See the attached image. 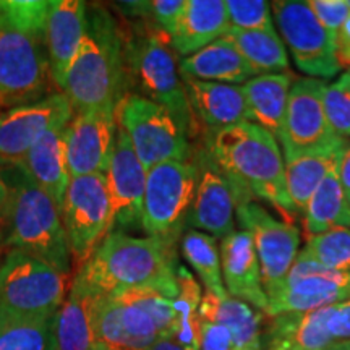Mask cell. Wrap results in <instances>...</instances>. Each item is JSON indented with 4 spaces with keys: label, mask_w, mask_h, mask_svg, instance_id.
Wrapping results in <instances>:
<instances>
[{
    "label": "cell",
    "mask_w": 350,
    "mask_h": 350,
    "mask_svg": "<svg viewBox=\"0 0 350 350\" xmlns=\"http://www.w3.org/2000/svg\"><path fill=\"white\" fill-rule=\"evenodd\" d=\"M170 38L164 33L148 34L131 47V77L143 98L167 109L190 137L193 130V112L183 88L180 70L169 46Z\"/></svg>",
    "instance_id": "cell-9"
},
{
    "label": "cell",
    "mask_w": 350,
    "mask_h": 350,
    "mask_svg": "<svg viewBox=\"0 0 350 350\" xmlns=\"http://www.w3.org/2000/svg\"><path fill=\"white\" fill-rule=\"evenodd\" d=\"M221 269L227 295L266 314L269 301L262 288L260 261L248 232L234 230L222 239Z\"/></svg>",
    "instance_id": "cell-20"
},
{
    "label": "cell",
    "mask_w": 350,
    "mask_h": 350,
    "mask_svg": "<svg viewBox=\"0 0 350 350\" xmlns=\"http://www.w3.org/2000/svg\"><path fill=\"white\" fill-rule=\"evenodd\" d=\"M62 219L72 258L81 268L112 232V208L106 175L70 178Z\"/></svg>",
    "instance_id": "cell-10"
},
{
    "label": "cell",
    "mask_w": 350,
    "mask_h": 350,
    "mask_svg": "<svg viewBox=\"0 0 350 350\" xmlns=\"http://www.w3.org/2000/svg\"><path fill=\"white\" fill-rule=\"evenodd\" d=\"M3 248H5V245H3V235H2V229H0V258H2Z\"/></svg>",
    "instance_id": "cell-47"
},
{
    "label": "cell",
    "mask_w": 350,
    "mask_h": 350,
    "mask_svg": "<svg viewBox=\"0 0 350 350\" xmlns=\"http://www.w3.org/2000/svg\"><path fill=\"white\" fill-rule=\"evenodd\" d=\"M229 25L247 31H273L271 5L265 0H226Z\"/></svg>",
    "instance_id": "cell-38"
},
{
    "label": "cell",
    "mask_w": 350,
    "mask_h": 350,
    "mask_svg": "<svg viewBox=\"0 0 350 350\" xmlns=\"http://www.w3.org/2000/svg\"><path fill=\"white\" fill-rule=\"evenodd\" d=\"M209 154L237 190L239 203L262 200L292 219V204L286 183V163L269 131L252 122L227 126L213 133Z\"/></svg>",
    "instance_id": "cell-2"
},
{
    "label": "cell",
    "mask_w": 350,
    "mask_h": 350,
    "mask_svg": "<svg viewBox=\"0 0 350 350\" xmlns=\"http://www.w3.org/2000/svg\"><path fill=\"white\" fill-rule=\"evenodd\" d=\"M86 28L88 7L83 0H51L46 20V51L51 80L60 90H64Z\"/></svg>",
    "instance_id": "cell-19"
},
{
    "label": "cell",
    "mask_w": 350,
    "mask_h": 350,
    "mask_svg": "<svg viewBox=\"0 0 350 350\" xmlns=\"http://www.w3.org/2000/svg\"><path fill=\"white\" fill-rule=\"evenodd\" d=\"M349 72H350V70H349Z\"/></svg>",
    "instance_id": "cell-51"
},
{
    "label": "cell",
    "mask_w": 350,
    "mask_h": 350,
    "mask_svg": "<svg viewBox=\"0 0 350 350\" xmlns=\"http://www.w3.org/2000/svg\"><path fill=\"white\" fill-rule=\"evenodd\" d=\"M93 329L98 347L106 350H150L163 339L142 308L104 294H96L93 301Z\"/></svg>",
    "instance_id": "cell-18"
},
{
    "label": "cell",
    "mask_w": 350,
    "mask_h": 350,
    "mask_svg": "<svg viewBox=\"0 0 350 350\" xmlns=\"http://www.w3.org/2000/svg\"><path fill=\"white\" fill-rule=\"evenodd\" d=\"M305 230L310 237L336 227H350V206L339 178V164L319 183L304 211Z\"/></svg>",
    "instance_id": "cell-30"
},
{
    "label": "cell",
    "mask_w": 350,
    "mask_h": 350,
    "mask_svg": "<svg viewBox=\"0 0 350 350\" xmlns=\"http://www.w3.org/2000/svg\"><path fill=\"white\" fill-rule=\"evenodd\" d=\"M8 203V187L5 178H3V172L0 169V229L3 226V217H5V209Z\"/></svg>",
    "instance_id": "cell-45"
},
{
    "label": "cell",
    "mask_w": 350,
    "mask_h": 350,
    "mask_svg": "<svg viewBox=\"0 0 350 350\" xmlns=\"http://www.w3.org/2000/svg\"><path fill=\"white\" fill-rule=\"evenodd\" d=\"M98 292L75 275L55 317L57 350H96L93 301Z\"/></svg>",
    "instance_id": "cell-26"
},
{
    "label": "cell",
    "mask_w": 350,
    "mask_h": 350,
    "mask_svg": "<svg viewBox=\"0 0 350 350\" xmlns=\"http://www.w3.org/2000/svg\"><path fill=\"white\" fill-rule=\"evenodd\" d=\"M175 248L151 237H131L112 230L77 275L93 291L116 295L133 288H159L177 297Z\"/></svg>",
    "instance_id": "cell-3"
},
{
    "label": "cell",
    "mask_w": 350,
    "mask_h": 350,
    "mask_svg": "<svg viewBox=\"0 0 350 350\" xmlns=\"http://www.w3.org/2000/svg\"><path fill=\"white\" fill-rule=\"evenodd\" d=\"M150 350H188V349L183 347L182 344H178L177 340L172 338H163L156 340V342L150 347Z\"/></svg>",
    "instance_id": "cell-46"
},
{
    "label": "cell",
    "mask_w": 350,
    "mask_h": 350,
    "mask_svg": "<svg viewBox=\"0 0 350 350\" xmlns=\"http://www.w3.org/2000/svg\"><path fill=\"white\" fill-rule=\"evenodd\" d=\"M182 255L188 265L195 269L201 282L206 287V292L217 297H226V287L222 281L221 269V250L217 240L213 235L200 230H188L180 242Z\"/></svg>",
    "instance_id": "cell-34"
},
{
    "label": "cell",
    "mask_w": 350,
    "mask_h": 350,
    "mask_svg": "<svg viewBox=\"0 0 350 350\" xmlns=\"http://www.w3.org/2000/svg\"><path fill=\"white\" fill-rule=\"evenodd\" d=\"M301 253L326 271H350V227H336L313 235Z\"/></svg>",
    "instance_id": "cell-35"
},
{
    "label": "cell",
    "mask_w": 350,
    "mask_h": 350,
    "mask_svg": "<svg viewBox=\"0 0 350 350\" xmlns=\"http://www.w3.org/2000/svg\"><path fill=\"white\" fill-rule=\"evenodd\" d=\"M116 119L146 170L169 161H190L188 133L165 107L139 94H125Z\"/></svg>",
    "instance_id": "cell-8"
},
{
    "label": "cell",
    "mask_w": 350,
    "mask_h": 350,
    "mask_svg": "<svg viewBox=\"0 0 350 350\" xmlns=\"http://www.w3.org/2000/svg\"><path fill=\"white\" fill-rule=\"evenodd\" d=\"M146 172L126 133L117 125L116 144L106 174L112 208V230L125 232L142 227Z\"/></svg>",
    "instance_id": "cell-15"
},
{
    "label": "cell",
    "mask_w": 350,
    "mask_h": 350,
    "mask_svg": "<svg viewBox=\"0 0 350 350\" xmlns=\"http://www.w3.org/2000/svg\"><path fill=\"white\" fill-rule=\"evenodd\" d=\"M55 317L20 318L0 313V350H57Z\"/></svg>",
    "instance_id": "cell-33"
},
{
    "label": "cell",
    "mask_w": 350,
    "mask_h": 350,
    "mask_svg": "<svg viewBox=\"0 0 350 350\" xmlns=\"http://www.w3.org/2000/svg\"><path fill=\"white\" fill-rule=\"evenodd\" d=\"M201 321L216 323L229 329L235 350H265L266 334L262 314L252 305L234 297H217L206 292L200 304Z\"/></svg>",
    "instance_id": "cell-25"
},
{
    "label": "cell",
    "mask_w": 350,
    "mask_h": 350,
    "mask_svg": "<svg viewBox=\"0 0 350 350\" xmlns=\"http://www.w3.org/2000/svg\"><path fill=\"white\" fill-rule=\"evenodd\" d=\"M116 111L78 112L65 131V151L70 178L106 175L116 144Z\"/></svg>",
    "instance_id": "cell-16"
},
{
    "label": "cell",
    "mask_w": 350,
    "mask_h": 350,
    "mask_svg": "<svg viewBox=\"0 0 350 350\" xmlns=\"http://www.w3.org/2000/svg\"><path fill=\"white\" fill-rule=\"evenodd\" d=\"M339 178L340 185H342L344 196L347 204L350 206V142L345 144L342 156L339 161Z\"/></svg>",
    "instance_id": "cell-44"
},
{
    "label": "cell",
    "mask_w": 350,
    "mask_h": 350,
    "mask_svg": "<svg viewBox=\"0 0 350 350\" xmlns=\"http://www.w3.org/2000/svg\"><path fill=\"white\" fill-rule=\"evenodd\" d=\"M178 70L182 75L196 80L226 85H245L255 77L234 42L226 36L182 59Z\"/></svg>",
    "instance_id": "cell-27"
},
{
    "label": "cell",
    "mask_w": 350,
    "mask_h": 350,
    "mask_svg": "<svg viewBox=\"0 0 350 350\" xmlns=\"http://www.w3.org/2000/svg\"><path fill=\"white\" fill-rule=\"evenodd\" d=\"M325 90V83L317 78L306 77L292 83L281 138L286 159L331 150L347 143L332 133L326 119L323 104Z\"/></svg>",
    "instance_id": "cell-13"
},
{
    "label": "cell",
    "mask_w": 350,
    "mask_h": 350,
    "mask_svg": "<svg viewBox=\"0 0 350 350\" xmlns=\"http://www.w3.org/2000/svg\"><path fill=\"white\" fill-rule=\"evenodd\" d=\"M198 164L169 161L146 172L142 229L148 237L175 248L193 204Z\"/></svg>",
    "instance_id": "cell-7"
},
{
    "label": "cell",
    "mask_w": 350,
    "mask_h": 350,
    "mask_svg": "<svg viewBox=\"0 0 350 350\" xmlns=\"http://www.w3.org/2000/svg\"><path fill=\"white\" fill-rule=\"evenodd\" d=\"M175 278H177L178 287V294L174 300L177 323L170 338L188 350H200L201 318L198 310L203 299L201 287L185 266H177Z\"/></svg>",
    "instance_id": "cell-32"
},
{
    "label": "cell",
    "mask_w": 350,
    "mask_h": 350,
    "mask_svg": "<svg viewBox=\"0 0 350 350\" xmlns=\"http://www.w3.org/2000/svg\"><path fill=\"white\" fill-rule=\"evenodd\" d=\"M323 104L332 133L340 139L350 142V72L326 86Z\"/></svg>",
    "instance_id": "cell-37"
},
{
    "label": "cell",
    "mask_w": 350,
    "mask_h": 350,
    "mask_svg": "<svg viewBox=\"0 0 350 350\" xmlns=\"http://www.w3.org/2000/svg\"><path fill=\"white\" fill-rule=\"evenodd\" d=\"M242 230L252 235L261 281L268 301L284 288L292 265L299 255L300 232L292 222L279 221L253 200L237 204L235 213Z\"/></svg>",
    "instance_id": "cell-11"
},
{
    "label": "cell",
    "mask_w": 350,
    "mask_h": 350,
    "mask_svg": "<svg viewBox=\"0 0 350 350\" xmlns=\"http://www.w3.org/2000/svg\"><path fill=\"white\" fill-rule=\"evenodd\" d=\"M68 124H60L47 130L18 165L34 183L52 196L60 213L70 183L65 151V131Z\"/></svg>",
    "instance_id": "cell-23"
},
{
    "label": "cell",
    "mask_w": 350,
    "mask_h": 350,
    "mask_svg": "<svg viewBox=\"0 0 350 350\" xmlns=\"http://www.w3.org/2000/svg\"><path fill=\"white\" fill-rule=\"evenodd\" d=\"M198 183L187 224L195 230L224 239L234 232L239 195L229 178L217 167L209 152H203L198 163Z\"/></svg>",
    "instance_id": "cell-17"
},
{
    "label": "cell",
    "mask_w": 350,
    "mask_h": 350,
    "mask_svg": "<svg viewBox=\"0 0 350 350\" xmlns=\"http://www.w3.org/2000/svg\"><path fill=\"white\" fill-rule=\"evenodd\" d=\"M243 88L252 124L255 122L261 129L269 131L278 142H281L292 77L288 73L253 77L245 83Z\"/></svg>",
    "instance_id": "cell-28"
},
{
    "label": "cell",
    "mask_w": 350,
    "mask_h": 350,
    "mask_svg": "<svg viewBox=\"0 0 350 350\" xmlns=\"http://www.w3.org/2000/svg\"><path fill=\"white\" fill-rule=\"evenodd\" d=\"M68 275L28 253L8 250L0 261V313L20 318L54 317L67 297Z\"/></svg>",
    "instance_id": "cell-6"
},
{
    "label": "cell",
    "mask_w": 350,
    "mask_h": 350,
    "mask_svg": "<svg viewBox=\"0 0 350 350\" xmlns=\"http://www.w3.org/2000/svg\"><path fill=\"white\" fill-rule=\"evenodd\" d=\"M349 299L350 271H326L284 287L278 297L269 300L266 317L312 312Z\"/></svg>",
    "instance_id": "cell-22"
},
{
    "label": "cell",
    "mask_w": 350,
    "mask_h": 350,
    "mask_svg": "<svg viewBox=\"0 0 350 350\" xmlns=\"http://www.w3.org/2000/svg\"><path fill=\"white\" fill-rule=\"evenodd\" d=\"M182 81L193 116L214 131L250 122L243 85L201 81L187 75H182Z\"/></svg>",
    "instance_id": "cell-21"
},
{
    "label": "cell",
    "mask_w": 350,
    "mask_h": 350,
    "mask_svg": "<svg viewBox=\"0 0 350 350\" xmlns=\"http://www.w3.org/2000/svg\"><path fill=\"white\" fill-rule=\"evenodd\" d=\"M273 12L279 33L300 72L317 80L338 75V39L321 25L308 2L281 0L273 3Z\"/></svg>",
    "instance_id": "cell-12"
},
{
    "label": "cell",
    "mask_w": 350,
    "mask_h": 350,
    "mask_svg": "<svg viewBox=\"0 0 350 350\" xmlns=\"http://www.w3.org/2000/svg\"><path fill=\"white\" fill-rule=\"evenodd\" d=\"M49 5L51 0H0V106H25L47 93Z\"/></svg>",
    "instance_id": "cell-1"
},
{
    "label": "cell",
    "mask_w": 350,
    "mask_h": 350,
    "mask_svg": "<svg viewBox=\"0 0 350 350\" xmlns=\"http://www.w3.org/2000/svg\"><path fill=\"white\" fill-rule=\"evenodd\" d=\"M331 350H340V347L339 349H331Z\"/></svg>",
    "instance_id": "cell-50"
},
{
    "label": "cell",
    "mask_w": 350,
    "mask_h": 350,
    "mask_svg": "<svg viewBox=\"0 0 350 350\" xmlns=\"http://www.w3.org/2000/svg\"><path fill=\"white\" fill-rule=\"evenodd\" d=\"M187 0H152V2L135 3L139 13H144L148 20H151L161 33L170 38L177 29L178 21L183 10H185Z\"/></svg>",
    "instance_id": "cell-39"
},
{
    "label": "cell",
    "mask_w": 350,
    "mask_h": 350,
    "mask_svg": "<svg viewBox=\"0 0 350 350\" xmlns=\"http://www.w3.org/2000/svg\"><path fill=\"white\" fill-rule=\"evenodd\" d=\"M327 332L338 347L350 344V299L329 306Z\"/></svg>",
    "instance_id": "cell-41"
},
{
    "label": "cell",
    "mask_w": 350,
    "mask_h": 350,
    "mask_svg": "<svg viewBox=\"0 0 350 350\" xmlns=\"http://www.w3.org/2000/svg\"><path fill=\"white\" fill-rule=\"evenodd\" d=\"M125 59L116 20L98 8L88 16L81 47L65 78L62 93L73 112L116 111L126 94Z\"/></svg>",
    "instance_id": "cell-5"
},
{
    "label": "cell",
    "mask_w": 350,
    "mask_h": 350,
    "mask_svg": "<svg viewBox=\"0 0 350 350\" xmlns=\"http://www.w3.org/2000/svg\"><path fill=\"white\" fill-rule=\"evenodd\" d=\"M200 350H235V345L227 327L216 323L201 321Z\"/></svg>",
    "instance_id": "cell-42"
},
{
    "label": "cell",
    "mask_w": 350,
    "mask_h": 350,
    "mask_svg": "<svg viewBox=\"0 0 350 350\" xmlns=\"http://www.w3.org/2000/svg\"><path fill=\"white\" fill-rule=\"evenodd\" d=\"M8 187L3 217V245L41 260L65 275L72 269V252L62 213L52 196L16 167L2 169Z\"/></svg>",
    "instance_id": "cell-4"
},
{
    "label": "cell",
    "mask_w": 350,
    "mask_h": 350,
    "mask_svg": "<svg viewBox=\"0 0 350 350\" xmlns=\"http://www.w3.org/2000/svg\"><path fill=\"white\" fill-rule=\"evenodd\" d=\"M345 144L331 148V150L312 152V154L288 157L284 161L287 191L297 213L305 211L306 204L319 183L325 180V177L336 164H339Z\"/></svg>",
    "instance_id": "cell-29"
},
{
    "label": "cell",
    "mask_w": 350,
    "mask_h": 350,
    "mask_svg": "<svg viewBox=\"0 0 350 350\" xmlns=\"http://www.w3.org/2000/svg\"><path fill=\"white\" fill-rule=\"evenodd\" d=\"M308 5L321 25L338 39L339 29L350 15L349 0H308Z\"/></svg>",
    "instance_id": "cell-40"
},
{
    "label": "cell",
    "mask_w": 350,
    "mask_h": 350,
    "mask_svg": "<svg viewBox=\"0 0 350 350\" xmlns=\"http://www.w3.org/2000/svg\"><path fill=\"white\" fill-rule=\"evenodd\" d=\"M112 297L131 304L142 308L144 313L156 323L163 338H170L177 323V314L174 308V297H170L159 288L144 287L133 288V291H125Z\"/></svg>",
    "instance_id": "cell-36"
},
{
    "label": "cell",
    "mask_w": 350,
    "mask_h": 350,
    "mask_svg": "<svg viewBox=\"0 0 350 350\" xmlns=\"http://www.w3.org/2000/svg\"><path fill=\"white\" fill-rule=\"evenodd\" d=\"M96 350H106V349H103V347H98Z\"/></svg>",
    "instance_id": "cell-49"
},
{
    "label": "cell",
    "mask_w": 350,
    "mask_h": 350,
    "mask_svg": "<svg viewBox=\"0 0 350 350\" xmlns=\"http://www.w3.org/2000/svg\"><path fill=\"white\" fill-rule=\"evenodd\" d=\"M72 104L64 93L51 94L13 107L0 116V169L16 167L47 130L73 119Z\"/></svg>",
    "instance_id": "cell-14"
},
{
    "label": "cell",
    "mask_w": 350,
    "mask_h": 350,
    "mask_svg": "<svg viewBox=\"0 0 350 350\" xmlns=\"http://www.w3.org/2000/svg\"><path fill=\"white\" fill-rule=\"evenodd\" d=\"M229 26L226 0H187L170 47L185 59L224 36Z\"/></svg>",
    "instance_id": "cell-24"
},
{
    "label": "cell",
    "mask_w": 350,
    "mask_h": 350,
    "mask_svg": "<svg viewBox=\"0 0 350 350\" xmlns=\"http://www.w3.org/2000/svg\"><path fill=\"white\" fill-rule=\"evenodd\" d=\"M224 36L234 42L253 75H274L288 68V55L281 36L273 31H247L229 26Z\"/></svg>",
    "instance_id": "cell-31"
},
{
    "label": "cell",
    "mask_w": 350,
    "mask_h": 350,
    "mask_svg": "<svg viewBox=\"0 0 350 350\" xmlns=\"http://www.w3.org/2000/svg\"><path fill=\"white\" fill-rule=\"evenodd\" d=\"M338 59L340 68L350 70V15L338 33Z\"/></svg>",
    "instance_id": "cell-43"
},
{
    "label": "cell",
    "mask_w": 350,
    "mask_h": 350,
    "mask_svg": "<svg viewBox=\"0 0 350 350\" xmlns=\"http://www.w3.org/2000/svg\"><path fill=\"white\" fill-rule=\"evenodd\" d=\"M340 350H350V344L342 345V347H340Z\"/></svg>",
    "instance_id": "cell-48"
}]
</instances>
